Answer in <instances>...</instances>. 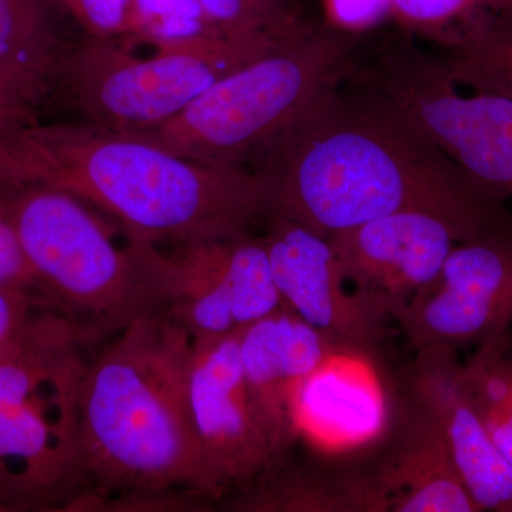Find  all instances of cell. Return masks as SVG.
Masks as SVG:
<instances>
[{"label":"cell","mask_w":512,"mask_h":512,"mask_svg":"<svg viewBox=\"0 0 512 512\" xmlns=\"http://www.w3.org/2000/svg\"><path fill=\"white\" fill-rule=\"evenodd\" d=\"M335 348L285 305L239 332L249 399L274 461L295 444L293 409L303 383Z\"/></svg>","instance_id":"obj_16"},{"label":"cell","mask_w":512,"mask_h":512,"mask_svg":"<svg viewBox=\"0 0 512 512\" xmlns=\"http://www.w3.org/2000/svg\"><path fill=\"white\" fill-rule=\"evenodd\" d=\"M511 0H393L392 20L404 35L441 47L476 36Z\"/></svg>","instance_id":"obj_21"},{"label":"cell","mask_w":512,"mask_h":512,"mask_svg":"<svg viewBox=\"0 0 512 512\" xmlns=\"http://www.w3.org/2000/svg\"><path fill=\"white\" fill-rule=\"evenodd\" d=\"M36 120V109L0 74V134Z\"/></svg>","instance_id":"obj_28"},{"label":"cell","mask_w":512,"mask_h":512,"mask_svg":"<svg viewBox=\"0 0 512 512\" xmlns=\"http://www.w3.org/2000/svg\"><path fill=\"white\" fill-rule=\"evenodd\" d=\"M356 74L320 92L262 154L269 217L323 238L399 214L443 218L464 241L512 227L505 200L471 177L386 93Z\"/></svg>","instance_id":"obj_1"},{"label":"cell","mask_w":512,"mask_h":512,"mask_svg":"<svg viewBox=\"0 0 512 512\" xmlns=\"http://www.w3.org/2000/svg\"><path fill=\"white\" fill-rule=\"evenodd\" d=\"M136 30L123 42L148 43L156 49L202 45L229 37L212 25L197 0H134Z\"/></svg>","instance_id":"obj_22"},{"label":"cell","mask_w":512,"mask_h":512,"mask_svg":"<svg viewBox=\"0 0 512 512\" xmlns=\"http://www.w3.org/2000/svg\"><path fill=\"white\" fill-rule=\"evenodd\" d=\"M205 15L229 37H289L308 28L298 0H197Z\"/></svg>","instance_id":"obj_23"},{"label":"cell","mask_w":512,"mask_h":512,"mask_svg":"<svg viewBox=\"0 0 512 512\" xmlns=\"http://www.w3.org/2000/svg\"><path fill=\"white\" fill-rule=\"evenodd\" d=\"M235 495L224 504L227 510L375 512L366 473L320 477L289 470L279 460Z\"/></svg>","instance_id":"obj_18"},{"label":"cell","mask_w":512,"mask_h":512,"mask_svg":"<svg viewBox=\"0 0 512 512\" xmlns=\"http://www.w3.org/2000/svg\"><path fill=\"white\" fill-rule=\"evenodd\" d=\"M55 0H0V74L35 109L59 82L66 52Z\"/></svg>","instance_id":"obj_17"},{"label":"cell","mask_w":512,"mask_h":512,"mask_svg":"<svg viewBox=\"0 0 512 512\" xmlns=\"http://www.w3.org/2000/svg\"><path fill=\"white\" fill-rule=\"evenodd\" d=\"M13 227L43 301L83 348L165 311L167 255L127 231L123 242L89 204L42 184L8 185Z\"/></svg>","instance_id":"obj_4"},{"label":"cell","mask_w":512,"mask_h":512,"mask_svg":"<svg viewBox=\"0 0 512 512\" xmlns=\"http://www.w3.org/2000/svg\"><path fill=\"white\" fill-rule=\"evenodd\" d=\"M0 183L59 188L156 244L239 237L269 217L258 171L188 160L89 121L0 134Z\"/></svg>","instance_id":"obj_3"},{"label":"cell","mask_w":512,"mask_h":512,"mask_svg":"<svg viewBox=\"0 0 512 512\" xmlns=\"http://www.w3.org/2000/svg\"><path fill=\"white\" fill-rule=\"evenodd\" d=\"M511 332H512V326H511Z\"/></svg>","instance_id":"obj_29"},{"label":"cell","mask_w":512,"mask_h":512,"mask_svg":"<svg viewBox=\"0 0 512 512\" xmlns=\"http://www.w3.org/2000/svg\"><path fill=\"white\" fill-rule=\"evenodd\" d=\"M90 37L128 40L136 30L134 0H55Z\"/></svg>","instance_id":"obj_24"},{"label":"cell","mask_w":512,"mask_h":512,"mask_svg":"<svg viewBox=\"0 0 512 512\" xmlns=\"http://www.w3.org/2000/svg\"><path fill=\"white\" fill-rule=\"evenodd\" d=\"M82 348L45 308L0 350V512L70 511L86 493Z\"/></svg>","instance_id":"obj_5"},{"label":"cell","mask_w":512,"mask_h":512,"mask_svg":"<svg viewBox=\"0 0 512 512\" xmlns=\"http://www.w3.org/2000/svg\"><path fill=\"white\" fill-rule=\"evenodd\" d=\"M239 332L194 342L188 372L195 434L225 495L244 490L274 463L242 373Z\"/></svg>","instance_id":"obj_12"},{"label":"cell","mask_w":512,"mask_h":512,"mask_svg":"<svg viewBox=\"0 0 512 512\" xmlns=\"http://www.w3.org/2000/svg\"><path fill=\"white\" fill-rule=\"evenodd\" d=\"M194 340L165 313L114 336L82 383L87 491L70 511H202L225 497L188 399Z\"/></svg>","instance_id":"obj_2"},{"label":"cell","mask_w":512,"mask_h":512,"mask_svg":"<svg viewBox=\"0 0 512 512\" xmlns=\"http://www.w3.org/2000/svg\"><path fill=\"white\" fill-rule=\"evenodd\" d=\"M268 220L262 242L286 308L339 348L375 350L392 320L349 285L328 238L286 218Z\"/></svg>","instance_id":"obj_11"},{"label":"cell","mask_w":512,"mask_h":512,"mask_svg":"<svg viewBox=\"0 0 512 512\" xmlns=\"http://www.w3.org/2000/svg\"><path fill=\"white\" fill-rule=\"evenodd\" d=\"M414 350L460 349L512 326V227L457 242L439 275L397 315Z\"/></svg>","instance_id":"obj_9"},{"label":"cell","mask_w":512,"mask_h":512,"mask_svg":"<svg viewBox=\"0 0 512 512\" xmlns=\"http://www.w3.org/2000/svg\"><path fill=\"white\" fill-rule=\"evenodd\" d=\"M439 57L461 89L512 101V0L476 36Z\"/></svg>","instance_id":"obj_20"},{"label":"cell","mask_w":512,"mask_h":512,"mask_svg":"<svg viewBox=\"0 0 512 512\" xmlns=\"http://www.w3.org/2000/svg\"><path fill=\"white\" fill-rule=\"evenodd\" d=\"M393 0H322L326 26L346 33L367 32L392 19Z\"/></svg>","instance_id":"obj_26"},{"label":"cell","mask_w":512,"mask_h":512,"mask_svg":"<svg viewBox=\"0 0 512 512\" xmlns=\"http://www.w3.org/2000/svg\"><path fill=\"white\" fill-rule=\"evenodd\" d=\"M384 453L367 473L376 512H477L440 424L402 390Z\"/></svg>","instance_id":"obj_14"},{"label":"cell","mask_w":512,"mask_h":512,"mask_svg":"<svg viewBox=\"0 0 512 512\" xmlns=\"http://www.w3.org/2000/svg\"><path fill=\"white\" fill-rule=\"evenodd\" d=\"M293 36L218 37L197 46L156 49L148 57L134 55L123 40L89 36L64 57L57 83L89 123L146 130L173 119L222 77Z\"/></svg>","instance_id":"obj_7"},{"label":"cell","mask_w":512,"mask_h":512,"mask_svg":"<svg viewBox=\"0 0 512 512\" xmlns=\"http://www.w3.org/2000/svg\"><path fill=\"white\" fill-rule=\"evenodd\" d=\"M353 53L352 36L309 25L222 77L173 119L126 133L188 160L245 167L320 92L348 76L355 66Z\"/></svg>","instance_id":"obj_6"},{"label":"cell","mask_w":512,"mask_h":512,"mask_svg":"<svg viewBox=\"0 0 512 512\" xmlns=\"http://www.w3.org/2000/svg\"><path fill=\"white\" fill-rule=\"evenodd\" d=\"M461 386L495 447L512 466V333L487 340L461 363Z\"/></svg>","instance_id":"obj_19"},{"label":"cell","mask_w":512,"mask_h":512,"mask_svg":"<svg viewBox=\"0 0 512 512\" xmlns=\"http://www.w3.org/2000/svg\"><path fill=\"white\" fill-rule=\"evenodd\" d=\"M328 241L349 285L394 322L464 239L436 215L399 212L335 232Z\"/></svg>","instance_id":"obj_13"},{"label":"cell","mask_w":512,"mask_h":512,"mask_svg":"<svg viewBox=\"0 0 512 512\" xmlns=\"http://www.w3.org/2000/svg\"><path fill=\"white\" fill-rule=\"evenodd\" d=\"M165 315L194 342L237 333L284 306L262 238L244 234L167 255Z\"/></svg>","instance_id":"obj_10"},{"label":"cell","mask_w":512,"mask_h":512,"mask_svg":"<svg viewBox=\"0 0 512 512\" xmlns=\"http://www.w3.org/2000/svg\"><path fill=\"white\" fill-rule=\"evenodd\" d=\"M0 288L22 293L40 305L47 306L13 227L9 188L3 183H0Z\"/></svg>","instance_id":"obj_25"},{"label":"cell","mask_w":512,"mask_h":512,"mask_svg":"<svg viewBox=\"0 0 512 512\" xmlns=\"http://www.w3.org/2000/svg\"><path fill=\"white\" fill-rule=\"evenodd\" d=\"M360 76L386 93L466 173L512 200V101L461 92L439 56L412 37L379 50Z\"/></svg>","instance_id":"obj_8"},{"label":"cell","mask_w":512,"mask_h":512,"mask_svg":"<svg viewBox=\"0 0 512 512\" xmlns=\"http://www.w3.org/2000/svg\"><path fill=\"white\" fill-rule=\"evenodd\" d=\"M458 350H416L402 390L440 424L454 463L480 511L512 512V466L495 447L461 386Z\"/></svg>","instance_id":"obj_15"},{"label":"cell","mask_w":512,"mask_h":512,"mask_svg":"<svg viewBox=\"0 0 512 512\" xmlns=\"http://www.w3.org/2000/svg\"><path fill=\"white\" fill-rule=\"evenodd\" d=\"M45 308L47 306L40 305L29 296L0 288V350L18 338L37 313Z\"/></svg>","instance_id":"obj_27"}]
</instances>
